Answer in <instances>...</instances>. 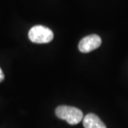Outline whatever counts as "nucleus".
Masks as SVG:
<instances>
[{
    "mask_svg": "<svg viewBox=\"0 0 128 128\" xmlns=\"http://www.w3.org/2000/svg\"><path fill=\"white\" fill-rule=\"evenodd\" d=\"M56 116L66 120L70 124H77L83 119V113L77 108L67 105H60L56 109Z\"/></svg>",
    "mask_w": 128,
    "mask_h": 128,
    "instance_id": "f257e3e1",
    "label": "nucleus"
},
{
    "mask_svg": "<svg viewBox=\"0 0 128 128\" xmlns=\"http://www.w3.org/2000/svg\"><path fill=\"white\" fill-rule=\"evenodd\" d=\"M28 38L30 41L36 44H46L52 41L54 33L48 28L38 25L29 30Z\"/></svg>",
    "mask_w": 128,
    "mask_h": 128,
    "instance_id": "f03ea898",
    "label": "nucleus"
},
{
    "mask_svg": "<svg viewBox=\"0 0 128 128\" xmlns=\"http://www.w3.org/2000/svg\"><path fill=\"white\" fill-rule=\"evenodd\" d=\"M101 44L102 40L100 37L96 34H91L80 40L78 44V48L82 53H89L100 47Z\"/></svg>",
    "mask_w": 128,
    "mask_h": 128,
    "instance_id": "7ed1b4c3",
    "label": "nucleus"
},
{
    "mask_svg": "<svg viewBox=\"0 0 128 128\" xmlns=\"http://www.w3.org/2000/svg\"><path fill=\"white\" fill-rule=\"evenodd\" d=\"M82 123L85 128H107L100 118L93 113L86 114L82 119Z\"/></svg>",
    "mask_w": 128,
    "mask_h": 128,
    "instance_id": "20e7f679",
    "label": "nucleus"
},
{
    "mask_svg": "<svg viewBox=\"0 0 128 128\" xmlns=\"http://www.w3.org/2000/svg\"><path fill=\"white\" fill-rule=\"evenodd\" d=\"M4 79V75L3 71L2 70V69L0 68V82H2Z\"/></svg>",
    "mask_w": 128,
    "mask_h": 128,
    "instance_id": "39448f33",
    "label": "nucleus"
}]
</instances>
